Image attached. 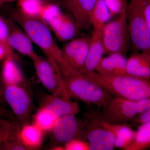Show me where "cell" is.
Segmentation results:
<instances>
[{"label": "cell", "mask_w": 150, "mask_h": 150, "mask_svg": "<svg viewBox=\"0 0 150 150\" xmlns=\"http://www.w3.org/2000/svg\"><path fill=\"white\" fill-rule=\"evenodd\" d=\"M32 61L38 79L50 94L71 100L60 75L51 62L38 55Z\"/></svg>", "instance_id": "cell-9"}, {"label": "cell", "mask_w": 150, "mask_h": 150, "mask_svg": "<svg viewBox=\"0 0 150 150\" xmlns=\"http://www.w3.org/2000/svg\"><path fill=\"white\" fill-rule=\"evenodd\" d=\"M9 27L8 42L14 51H16L33 60L38 56L29 36L12 18L7 20Z\"/></svg>", "instance_id": "cell-12"}, {"label": "cell", "mask_w": 150, "mask_h": 150, "mask_svg": "<svg viewBox=\"0 0 150 150\" xmlns=\"http://www.w3.org/2000/svg\"><path fill=\"white\" fill-rule=\"evenodd\" d=\"M84 75L114 96L132 100L150 97V80L127 74L105 76L96 71Z\"/></svg>", "instance_id": "cell-3"}, {"label": "cell", "mask_w": 150, "mask_h": 150, "mask_svg": "<svg viewBox=\"0 0 150 150\" xmlns=\"http://www.w3.org/2000/svg\"><path fill=\"white\" fill-rule=\"evenodd\" d=\"M102 40L104 54L124 55L128 51L131 41L126 11L105 25L102 29Z\"/></svg>", "instance_id": "cell-6"}, {"label": "cell", "mask_w": 150, "mask_h": 150, "mask_svg": "<svg viewBox=\"0 0 150 150\" xmlns=\"http://www.w3.org/2000/svg\"><path fill=\"white\" fill-rule=\"evenodd\" d=\"M17 131L16 136L27 150H35L42 146L44 139V132L34 123L23 124Z\"/></svg>", "instance_id": "cell-18"}, {"label": "cell", "mask_w": 150, "mask_h": 150, "mask_svg": "<svg viewBox=\"0 0 150 150\" xmlns=\"http://www.w3.org/2000/svg\"><path fill=\"white\" fill-rule=\"evenodd\" d=\"M8 34L9 27L7 20L5 19L0 14V43L5 47L10 54L16 59H18L14 51L9 46L8 42Z\"/></svg>", "instance_id": "cell-26"}, {"label": "cell", "mask_w": 150, "mask_h": 150, "mask_svg": "<svg viewBox=\"0 0 150 150\" xmlns=\"http://www.w3.org/2000/svg\"><path fill=\"white\" fill-rule=\"evenodd\" d=\"M126 15L131 44L134 50L150 53V25L143 14L144 0H131Z\"/></svg>", "instance_id": "cell-5"}, {"label": "cell", "mask_w": 150, "mask_h": 150, "mask_svg": "<svg viewBox=\"0 0 150 150\" xmlns=\"http://www.w3.org/2000/svg\"><path fill=\"white\" fill-rule=\"evenodd\" d=\"M97 0H63V4L79 29L92 27L91 16Z\"/></svg>", "instance_id": "cell-13"}, {"label": "cell", "mask_w": 150, "mask_h": 150, "mask_svg": "<svg viewBox=\"0 0 150 150\" xmlns=\"http://www.w3.org/2000/svg\"><path fill=\"white\" fill-rule=\"evenodd\" d=\"M11 18L23 28L33 43L42 50L52 64L69 67L65 62L62 49L54 40L51 29L43 21L27 16L19 9L12 11Z\"/></svg>", "instance_id": "cell-2"}, {"label": "cell", "mask_w": 150, "mask_h": 150, "mask_svg": "<svg viewBox=\"0 0 150 150\" xmlns=\"http://www.w3.org/2000/svg\"><path fill=\"white\" fill-rule=\"evenodd\" d=\"M126 74L145 80L150 79V53L134 52L127 60Z\"/></svg>", "instance_id": "cell-16"}, {"label": "cell", "mask_w": 150, "mask_h": 150, "mask_svg": "<svg viewBox=\"0 0 150 150\" xmlns=\"http://www.w3.org/2000/svg\"><path fill=\"white\" fill-rule=\"evenodd\" d=\"M100 119L103 126L113 134L115 139L132 142L136 131L132 129L131 125L129 123H110Z\"/></svg>", "instance_id": "cell-24"}, {"label": "cell", "mask_w": 150, "mask_h": 150, "mask_svg": "<svg viewBox=\"0 0 150 150\" xmlns=\"http://www.w3.org/2000/svg\"><path fill=\"white\" fill-rule=\"evenodd\" d=\"M86 132L90 150H112L115 148V137L103 126L100 115L89 118Z\"/></svg>", "instance_id": "cell-10"}, {"label": "cell", "mask_w": 150, "mask_h": 150, "mask_svg": "<svg viewBox=\"0 0 150 150\" xmlns=\"http://www.w3.org/2000/svg\"><path fill=\"white\" fill-rule=\"evenodd\" d=\"M4 84L3 83L2 80L1 78V75H0V100L4 99Z\"/></svg>", "instance_id": "cell-32"}, {"label": "cell", "mask_w": 150, "mask_h": 150, "mask_svg": "<svg viewBox=\"0 0 150 150\" xmlns=\"http://www.w3.org/2000/svg\"><path fill=\"white\" fill-rule=\"evenodd\" d=\"M48 26L62 41H69L75 38L79 29L71 16L61 11L48 23Z\"/></svg>", "instance_id": "cell-15"}, {"label": "cell", "mask_w": 150, "mask_h": 150, "mask_svg": "<svg viewBox=\"0 0 150 150\" xmlns=\"http://www.w3.org/2000/svg\"><path fill=\"white\" fill-rule=\"evenodd\" d=\"M4 109L1 107H0V117L2 116L4 114Z\"/></svg>", "instance_id": "cell-34"}, {"label": "cell", "mask_w": 150, "mask_h": 150, "mask_svg": "<svg viewBox=\"0 0 150 150\" xmlns=\"http://www.w3.org/2000/svg\"><path fill=\"white\" fill-rule=\"evenodd\" d=\"M58 118L59 117L53 110L45 106H40L33 116V123L44 133L50 132Z\"/></svg>", "instance_id": "cell-21"}, {"label": "cell", "mask_w": 150, "mask_h": 150, "mask_svg": "<svg viewBox=\"0 0 150 150\" xmlns=\"http://www.w3.org/2000/svg\"><path fill=\"white\" fill-rule=\"evenodd\" d=\"M4 100L9 105L19 123H29L33 108L30 93L24 85H5Z\"/></svg>", "instance_id": "cell-8"}, {"label": "cell", "mask_w": 150, "mask_h": 150, "mask_svg": "<svg viewBox=\"0 0 150 150\" xmlns=\"http://www.w3.org/2000/svg\"><path fill=\"white\" fill-rule=\"evenodd\" d=\"M0 75L4 85H24V75L14 58L8 57L3 60Z\"/></svg>", "instance_id": "cell-20"}, {"label": "cell", "mask_w": 150, "mask_h": 150, "mask_svg": "<svg viewBox=\"0 0 150 150\" xmlns=\"http://www.w3.org/2000/svg\"><path fill=\"white\" fill-rule=\"evenodd\" d=\"M112 16L119 15L126 11L127 5L126 0H104Z\"/></svg>", "instance_id": "cell-28"}, {"label": "cell", "mask_w": 150, "mask_h": 150, "mask_svg": "<svg viewBox=\"0 0 150 150\" xmlns=\"http://www.w3.org/2000/svg\"><path fill=\"white\" fill-rule=\"evenodd\" d=\"M33 1H36L40 2H42L43 1H46V0H33Z\"/></svg>", "instance_id": "cell-35"}, {"label": "cell", "mask_w": 150, "mask_h": 150, "mask_svg": "<svg viewBox=\"0 0 150 150\" xmlns=\"http://www.w3.org/2000/svg\"><path fill=\"white\" fill-rule=\"evenodd\" d=\"M65 150H90L89 145L87 141L74 139L64 145Z\"/></svg>", "instance_id": "cell-29"}, {"label": "cell", "mask_w": 150, "mask_h": 150, "mask_svg": "<svg viewBox=\"0 0 150 150\" xmlns=\"http://www.w3.org/2000/svg\"><path fill=\"white\" fill-rule=\"evenodd\" d=\"M16 126L15 123L4 120L0 117V145L8 138Z\"/></svg>", "instance_id": "cell-27"}, {"label": "cell", "mask_w": 150, "mask_h": 150, "mask_svg": "<svg viewBox=\"0 0 150 150\" xmlns=\"http://www.w3.org/2000/svg\"><path fill=\"white\" fill-rule=\"evenodd\" d=\"M103 28H93L85 62L80 72L83 74L95 71L104 54L102 40Z\"/></svg>", "instance_id": "cell-14"}, {"label": "cell", "mask_w": 150, "mask_h": 150, "mask_svg": "<svg viewBox=\"0 0 150 150\" xmlns=\"http://www.w3.org/2000/svg\"><path fill=\"white\" fill-rule=\"evenodd\" d=\"M113 16L110 9L104 0H97L91 16L93 28H102Z\"/></svg>", "instance_id": "cell-22"}, {"label": "cell", "mask_w": 150, "mask_h": 150, "mask_svg": "<svg viewBox=\"0 0 150 150\" xmlns=\"http://www.w3.org/2000/svg\"><path fill=\"white\" fill-rule=\"evenodd\" d=\"M89 118L83 120L71 115L59 117L50 131L51 139L56 146H62L74 139L87 141L86 128Z\"/></svg>", "instance_id": "cell-7"}, {"label": "cell", "mask_w": 150, "mask_h": 150, "mask_svg": "<svg viewBox=\"0 0 150 150\" xmlns=\"http://www.w3.org/2000/svg\"><path fill=\"white\" fill-rule=\"evenodd\" d=\"M40 106L51 109L59 118L67 115H76L81 112L77 103L51 94L44 96Z\"/></svg>", "instance_id": "cell-17"}, {"label": "cell", "mask_w": 150, "mask_h": 150, "mask_svg": "<svg viewBox=\"0 0 150 150\" xmlns=\"http://www.w3.org/2000/svg\"><path fill=\"white\" fill-rule=\"evenodd\" d=\"M150 147V122L139 125L126 150H143Z\"/></svg>", "instance_id": "cell-23"}, {"label": "cell", "mask_w": 150, "mask_h": 150, "mask_svg": "<svg viewBox=\"0 0 150 150\" xmlns=\"http://www.w3.org/2000/svg\"><path fill=\"white\" fill-rule=\"evenodd\" d=\"M15 0H0V6L6 4L13 2Z\"/></svg>", "instance_id": "cell-33"}, {"label": "cell", "mask_w": 150, "mask_h": 150, "mask_svg": "<svg viewBox=\"0 0 150 150\" xmlns=\"http://www.w3.org/2000/svg\"><path fill=\"white\" fill-rule=\"evenodd\" d=\"M41 3L33 0H19V10L27 16L39 18L43 6Z\"/></svg>", "instance_id": "cell-25"}, {"label": "cell", "mask_w": 150, "mask_h": 150, "mask_svg": "<svg viewBox=\"0 0 150 150\" xmlns=\"http://www.w3.org/2000/svg\"><path fill=\"white\" fill-rule=\"evenodd\" d=\"M127 60L122 54H109L107 57L102 58L95 71L105 76L126 74Z\"/></svg>", "instance_id": "cell-19"}, {"label": "cell", "mask_w": 150, "mask_h": 150, "mask_svg": "<svg viewBox=\"0 0 150 150\" xmlns=\"http://www.w3.org/2000/svg\"><path fill=\"white\" fill-rule=\"evenodd\" d=\"M150 122V109L138 114L131 121L135 125H142Z\"/></svg>", "instance_id": "cell-30"}, {"label": "cell", "mask_w": 150, "mask_h": 150, "mask_svg": "<svg viewBox=\"0 0 150 150\" xmlns=\"http://www.w3.org/2000/svg\"></svg>", "instance_id": "cell-36"}, {"label": "cell", "mask_w": 150, "mask_h": 150, "mask_svg": "<svg viewBox=\"0 0 150 150\" xmlns=\"http://www.w3.org/2000/svg\"><path fill=\"white\" fill-rule=\"evenodd\" d=\"M91 38L89 35L75 38L62 48L63 57L67 64L80 72L85 62Z\"/></svg>", "instance_id": "cell-11"}, {"label": "cell", "mask_w": 150, "mask_h": 150, "mask_svg": "<svg viewBox=\"0 0 150 150\" xmlns=\"http://www.w3.org/2000/svg\"><path fill=\"white\" fill-rule=\"evenodd\" d=\"M103 108L100 117L103 121L129 123L138 114L150 109V97L132 100L114 96Z\"/></svg>", "instance_id": "cell-4"}, {"label": "cell", "mask_w": 150, "mask_h": 150, "mask_svg": "<svg viewBox=\"0 0 150 150\" xmlns=\"http://www.w3.org/2000/svg\"><path fill=\"white\" fill-rule=\"evenodd\" d=\"M70 97L103 107L114 97L83 74L68 66L55 67Z\"/></svg>", "instance_id": "cell-1"}, {"label": "cell", "mask_w": 150, "mask_h": 150, "mask_svg": "<svg viewBox=\"0 0 150 150\" xmlns=\"http://www.w3.org/2000/svg\"><path fill=\"white\" fill-rule=\"evenodd\" d=\"M8 57H12L16 59V60L17 59L11 54H10L9 52L6 49L5 47L0 43V61H3L4 59Z\"/></svg>", "instance_id": "cell-31"}]
</instances>
